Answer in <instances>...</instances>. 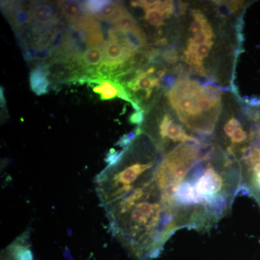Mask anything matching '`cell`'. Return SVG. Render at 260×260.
<instances>
[{
	"mask_svg": "<svg viewBox=\"0 0 260 260\" xmlns=\"http://www.w3.org/2000/svg\"><path fill=\"white\" fill-rule=\"evenodd\" d=\"M162 154L144 135L111 149L95 189L114 237L137 260L157 257L178 230L156 177Z\"/></svg>",
	"mask_w": 260,
	"mask_h": 260,
	"instance_id": "6da1fadb",
	"label": "cell"
},
{
	"mask_svg": "<svg viewBox=\"0 0 260 260\" xmlns=\"http://www.w3.org/2000/svg\"><path fill=\"white\" fill-rule=\"evenodd\" d=\"M210 140L178 145L162 154L157 166V179L178 230L211 229L242 190L239 162Z\"/></svg>",
	"mask_w": 260,
	"mask_h": 260,
	"instance_id": "7a4b0ae2",
	"label": "cell"
},
{
	"mask_svg": "<svg viewBox=\"0 0 260 260\" xmlns=\"http://www.w3.org/2000/svg\"><path fill=\"white\" fill-rule=\"evenodd\" d=\"M227 91L213 82L174 75L164 93L171 112L186 129L200 138H210Z\"/></svg>",
	"mask_w": 260,
	"mask_h": 260,
	"instance_id": "3957f363",
	"label": "cell"
},
{
	"mask_svg": "<svg viewBox=\"0 0 260 260\" xmlns=\"http://www.w3.org/2000/svg\"><path fill=\"white\" fill-rule=\"evenodd\" d=\"M212 141L227 157L238 162L251 148L254 140V124L246 105L238 100L235 108L224 107L219 115Z\"/></svg>",
	"mask_w": 260,
	"mask_h": 260,
	"instance_id": "277c9868",
	"label": "cell"
},
{
	"mask_svg": "<svg viewBox=\"0 0 260 260\" xmlns=\"http://www.w3.org/2000/svg\"><path fill=\"white\" fill-rule=\"evenodd\" d=\"M104 42L102 23L93 16L85 15L76 23H68L62 47L54 56L75 59L90 48L101 47Z\"/></svg>",
	"mask_w": 260,
	"mask_h": 260,
	"instance_id": "5b68a950",
	"label": "cell"
},
{
	"mask_svg": "<svg viewBox=\"0 0 260 260\" xmlns=\"http://www.w3.org/2000/svg\"><path fill=\"white\" fill-rule=\"evenodd\" d=\"M242 190L250 194L260 207V146H254L240 162Z\"/></svg>",
	"mask_w": 260,
	"mask_h": 260,
	"instance_id": "8992f818",
	"label": "cell"
},
{
	"mask_svg": "<svg viewBox=\"0 0 260 260\" xmlns=\"http://www.w3.org/2000/svg\"><path fill=\"white\" fill-rule=\"evenodd\" d=\"M1 9L16 35L23 34L32 24L30 3L20 1H2Z\"/></svg>",
	"mask_w": 260,
	"mask_h": 260,
	"instance_id": "52a82bcc",
	"label": "cell"
},
{
	"mask_svg": "<svg viewBox=\"0 0 260 260\" xmlns=\"http://www.w3.org/2000/svg\"><path fill=\"white\" fill-rule=\"evenodd\" d=\"M32 24L41 26H55L61 21L60 11L57 5L49 2L37 1L30 3Z\"/></svg>",
	"mask_w": 260,
	"mask_h": 260,
	"instance_id": "ba28073f",
	"label": "cell"
},
{
	"mask_svg": "<svg viewBox=\"0 0 260 260\" xmlns=\"http://www.w3.org/2000/svg\"><path fill=\"white\" fill-rule=\"evenodd\" d=\"M104 60L102 63L112 66L120 67L134 55V49L124 42L118 40L107 41L102 45Z\"/></svg>",
	"mask_w": 260,
	"mask_h": 260,
	"instance_id": "9c48e42d",
	"label": "cell"
},
{
	"mask_svg": "<svg viewBox=\"0 0 260 260\" xmlns=\"http://www.w3.org/2000/svg\"><path fill=\"white\" fill-rule=\"evenodd\" d=\"M29 83L32 91L37 95L49 93L51 83L47 61L39 62L32 68L29 75Z\"/></svg>",
	"mask_w": 260,
	"mask_h": 260,
	"instance_id": "30bf717a",
	"label": "cell"
},
{
	"mask_svg": "<svg viewBox=\"0 0 260 260\" xmlns=\"http://www.w3.org/2000/svg\"><path fill=\"white\" fill-rule=\"evenodd\" d=\"M93 92L99 94L102 101H109L119 97L121 89L124 86L112 80L96 79L88 83Z\"/></svg>",
	"mask_w": 260,
	"mask_h": 260,
	"instance_id": "8fae6325",
	"label": "cell"
},
{
	"mask_svg": "<svg viewBox=\"0 0 260 260\" xmlns=\"http://www.w3.org/2000/svg\"><path fill=\"white\" fill-rule=\"evenodd\" d=\"M56 5L61 16L69 24L76 23L82 17L86 15L84 13L82 1L64 0L56 2Z\"/></svg>",
	"mask_w": 260,
	"mask_h": 260,
	"instance_id": "7c38bea8",
	"label": "cell"
},
{
	"mask_svg": "<svg viewBox=\"0 0 260 260\" xmlns=\"http://www.w3.org/2000/svg\"><path fill=\"white\" fill-rule=\"evenodd\" d=\"M74 59L84 69L99 68L104 60L102 46L90 48Z\"/></svg>",
	"mask_w": 260,
	"mask_h": 260,
	"instance_id": "4fadbf2b",
	"label": "cell"
},
{
	"mask_svg": "<svg viewBox=\"0 0 260 260\" xmlns=\"http://www.w3.org/2000/svg\"><path fill=\"white\" fill-rule=\"evenodd\" d=\"M126 11L127 9L121 2L112 1V3L108 5L102 13H99L94 18L102 22L113 23Z\"/></svg>",
	"mask_w": 260,
	"mask_h": 260,
	"instance_id": "5bb4252c",
	"label": "cell"
},
{
	"mask_svg": "<svg viewBox=\"0 0 260 260\" xmlns=\"http://www.w3.org/2000/svg\"><path fill=\"white\" fill-rule=\"evenodd\" d=\"M22 49L24 59L27 61L45 62L52 59L54 55V51L48 47H27Z\"/></svg>",
	"mask_w": 260,
	"mask_h": 260,
	"instance_id": "9a60e30c",
	"label": "cell"
},
{
	"mask_svg": "<svg viewBox=\"0 0 260 260\" xmlns=\"http://www.w3.org/2000/svg\"><path fill=\"white\" fill-rule=\"evenodd\" d=\"M112 24L116 30L121 32L129 31L140 27L136 19L128 10Z\"/></svg>",
	"mask_w": 260,
	"mask_h": 260,
	"instance_id": "2e32d148",
	"label": "cell"
},
{
	"mask_svg": "<svg viewBox=\"0 0 260 260\" xmlns=\"http://www.w3.org/2000/svg\"><path fill=\"white\" fill-rule=\"evenodd\" d=\"M112 3L109 0H87L82 1L83 9L85 14L95 17Z\"/></svg>",
	"mask_w": 260,
	"mask_h": 260,
	"instance_id": "e0dca14e",
	"label": "cell"
},
{
	"mask_svg": "<svg viewBox=\"0 0 260 260\" xmlns=\"http://www.w3.org/2000/svg\"><path fill=\"white\" fill-rule=\"evenodd\" d=\"M0 95H1V107L2 108L6 107V99H5L4 95V89L1 86V90H0Z\"/></svg>",
	"mask_w": 260,
	"mask_h": 260,
	"instance_id": "ac0fdd59",
	"label": "cell"
}]
</instances>
